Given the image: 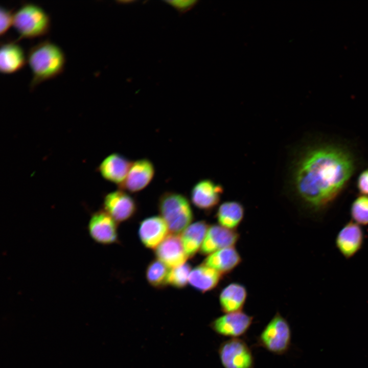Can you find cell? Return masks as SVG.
I'll use <instances>...</instances> for the list:
<instances>
[{
	"mask_svg": "<svg viewBox=\"0 0 368 368\" xmlns=\"http://www.w3.org/2000/svg\"><path fill=\"white\" fill-rule=\"evenodd\" d=\"M356 186L360 194L368 196V168L359 174Z\"/></svg>",
	"mask_w": 368,
	"mask_h": 368,
	"instance_id": "83f0119b",
	"label": "cell"
},
{
	"mask_svg": "<svg viewBox=\"0 0 368 368\" xmlns=\"http://www.w3.org/2000/svg\"><path fill=\"white\" fill-rule=\"evenodd\" d=\"M223 192V188L220 184L210 179H201L193 187L191 200L197 208L209 211L218 205Z\"/></svg>",
	"mask_w": 368,
	"mask_h": 368,
	"instance_id": "7c38bea8",
	"label": "cell"
},
{
	"mask_svg": "<svg viewBox=\"0 0 368 368\" xmlns=\"http://www.w3.org/2000/svg\"><path fill=\"white\" fill-rule=\"evenodd\" d=\"M32 74L29 87L33 90L43 82L55 78L64 71L66 58L59 46L44 40L32 46L27 55Z\"/></svg>",
	"mask_w": 368,
	"mask_h": 368,
	"instance_id": "7a4b0ae2",
	"label": "cell"
},
{
	"mask_svg": "<svg viewBox=\"0 0 368 368\" xmlns=\"http://www.w3.org/2000/svg\"><path fill=\"white\" fill-rule=\"evenodd\" d=\"M132 162L118 153H113L102 160L98 171L105 180L120 186L126 179Z\"/></svg>",
	"mask_w": 368,
	"mask_h": 368,
	"instance_id": "2e32d148",
	"label": "cell"
},
{
	"mask_svg": "<svg viewBox=\"0 0 368 368\" xmlns=\"http://www.w3.org/2000/svg\"><path fill=\"white\" fill-rule=\"evenodd\" d=\"M27 58L23 49L17 41L2 43L0 49V71L3 74H11L21 70Z\"/></svg>",
	"mask_w": 368,
	"mask_h": 368,
	"instance_id": "e0dca14e",
	"label": "cell"
},
{
	"mask_svg": "<svg viewBox=\"0 0 368 368\" xmlns=\"http://www.w3.org/2000/svg\"><path fill=\"white\" fill-rule=\"evenodd\" d=\"M191 271V266L186 263L171 268L169 273L168 284L177 288L185 287L189 282Z\"/></svg>",
	"mask_w": 368,
	"mask_h": 368,
	"instance_id": "d4e9b609",
	"label": "cell"
},
{
	"mask_svg": "<svg viewBox=\"0 0 368 368\" xmlns=\"http://www.w3.org/2000/svg\"><path fill=\"white\" fill-rule=\"evenodd\" d=\"M118 223L103 209L94 212L87 224L90 237L95 242L110 245L118 241Z\"/></svg>",
	"mask_w": 368,
	"mask_h": 368,
	"instance_id": "ba28073f",
	"label": "cell"
},
{
	"mask_svg": "<svg viewBox=\"0 0 368 368\" xmlns=\"http://www.w3.org/2000/svg\"><path fill=\"white\" fill-rule=\"evenodd\" d=\"M51 25L49 15L34 3H24L14 13L13 26L19 35L17 41L45 36L49 32Z\"/></svg>",
	"mask_w": 368,
	"mask_h": 368,
	"instance_id": "277c9868",
	"label": "cell"
},
{
	"mask_svg": "<svg viewBox=\"0 0 368 368\" xmlns=\"http://www.w3.org/2000/svg\"><path fill=\"white\" fill-rule=\"evenodd\" d=\"M168 231L167 223L160 216H152L140 223L139 235L145 246L156 249L168 236Z\"/></svg>",
	"mask_w": 368,
	"mask_h": 368,
	"instance_id": "9a60e30c",
	"label": "cell"
},
{
	"mask_svg": "<svg viewBox=\"0 0 368 368\" xmlns=\"http://www.w3.org/2000/svg\"><path fill=\"white\" fill-rule=\"evenodd\" d=\"M241 261L239 252L233 246L220 249L208 255L203 264L224 274L232 271Z\"/></svg>",
	"mask_w": 368,
	"mask_h": 368,
	"instance_id": "d6986e66",
	"label": "cell"
},
{
	"mask_svg": "<svg viewBox=\"0 0 368 368\" xmlns=\"http://www.w3.org/2000/svg\"><path fill=\"white\" fill-rule=\"evenodd\" d=\"M243 205L237 201H227L221 203L218 208L216 218L219 225L232 230L240 224L244 216Z\"/></svg>",
	"mask_w": 368,
	"mask_h": 368,
	"instance_id": "7402d4cb",
	"label": "cell"
},
{
	"mask_svg": "<svg viewBox=\"0 0 368 368\" xmlns=\"http://www.w3.org/2000/svg\"><path fill=\"white\" fill-rule=\"evenodd\" d=\"M364 238L361 226L351 220L346 223L337 233L335 246L342 256L349 260L362 248Z\"/></svg>",
	"mask_w": 368,
	"mask_h": 368,
	"instance_id": "9c48e42d",
	"label": "cell"
},
{
	"mask_svg": "<svg viewBox=\"0 0 368 368\" xmlns=\"http://www.w3.org/2000/svg\"><path fill=\"white\" fill-rule=\"evenodd\" d=\"M169 5L175 8L180 14L192 9L198 2L197 1H167Z\"/></svg>",
	"mask_w": 368,
	"mask_h": 368,
	"instance_id": "4316f807",
	"label": "cell"
},
{
	"mask_svg": "<svg viewBox=\"0 0 368 368\" xmlns=\"http://www.w3.org/2000/svg\"><path fill=\"white\" fill-rule=\"evenodd\" d=\"M158 209L160 217L172 234L178 235L189 226L194 216L190 203L183 194L166 192L159 197Z\"/></svg>",
	"mask_w": 368,
	"mask_h": 368,
	"instance_id": "3957f363",
	"label": "cell"
},
{
	"mask_svg": "<svg viewBox=\"0 0 368 368\" xmlns=\"http://www.w3.org/2000/svg\"><path fill=\"white\" fill-rule=\"evenodd\" d=\"M352 220L360 225H368V196H358L350 208Z\"/></svg>",
	"mask_w": 368,
	"mask_h": 368,
	"instance_id": "cb8c5ba5",
	"label": "cell"
},
{
	"mask_svg": "<svg viewBox=\"0 0 368 368\" xmlns=\"http://www.w3.org/2000/svg\"><path fill=\"white\" fill-rule=\"evenodd\" d=\"M218 353L224 368H255V359L246 342L239 338H230L220 344Z\"/></svg>",
	"mask_w": 368,
	"mask_h": 368,
	"instance_id": "8992f818",
	"label": "cell"
},
{
	"mask_svg": "<svg viewBox=\"0 0 368 368\" xmlns=\"http://www.w3.org/2000/svg\"><path fill=\"white\" fill-rule=\"evenodd\" d=\"M103 207L118 223L132 217L137 208L134 198L121 189L107 194L103 199Z\"/></svg>",
	"mask_w": 368,
	"mask_h": 368,
	"instance_id": "30bf717a",
	"label": "cell"
},
{
	"mask_svg": "<svg viewBox=\"0 0 368 368\" xmlns=\"http://www.w3.org/2000/svg\"><path fill=\"white\" fill-rule=\"evenodd\" d=\"M14 13L12 9L1 7L0 8V34L4 35L13 26Z\"/></svg>",
	"mask_w": 368,
	"mask_h": 368,
	"instance_id": "484cf974",
	"label": "cell"
},
{
	"mask_svg": "<svg viewBox=\"0 0 368 368\" xmlns=\"http://www.w3.org/2000/svg\"><path fill=\"white\" fill-rule=\"evenodd\" d=\"M170 270V268L160 260H153L146 269L147 280L150 285L155 288H163L168 284Z\"/></svg>",
	"mask_w": 368,
	"mask_h": 368,
	"instance_id": "603a6c76",
	"label": "cell"
},
{
	"mask_svg": "<svg viewBox=\"0 0 368 368\" xmlns=\"http://www.w3.org/2000/svg\"><path fill=\"white\" fill-rule=\"evenodd\" d=\"M239 237L236 230L229 229L218 224L209 226L200 252L208 256L220 249L234 246Z\"/></svg>",
	"mask_w": 368,
	"mask_h": 368,
	"instance_id": "4fadbf2b",
	"label": "cell"
},
{
	"mask_svg": "<svg viewBox=\"0 0 368 368\" xmlns=\"http://www.w3.org/2000/svg\"><path fill=\"white\" fill-rule=\"evenodd\" d=\"M222 276L220 272L203 263L191 271L189 282L196 290L204 293L214 289Z\"/></svg>",
	"mask_w": 368,
	"mask_h": 368,
	"instance_id": "ffe728a7",
	"label": "cell"
},
{
	"mask_svg": "<svg viewBox=\"0 0 368 368\" xmlns=\"http://www.w3.org/2000/svg\"><path fill=\"white\" fill-rule=\"evenodd\" d=\"M157 259L169 268H174L186 263L189 258L184 249L180 237L168 235L155 250Z\"/></svg>",
	"mask_w": 368,
	"mask_h": 368,
	"instance_id": "5bb4252c",
	"label": "cell"
},
{
	"mask_svg": "<svg viewBox=\"0 0 368 368\" xmlns=\"http://www.w3.org/2000/svg\"><path fill=\"white\" fill-rule=\"evenodd\" d=\"M297 151L291 166V188L304 210L320 217L354 174L355 155L346 145L327 141L309 143Z\"/></svg>",
	"mask_w": 368,
	"mask_h": 368,
	"instance_id": "6da1fadb",
	"label": "cell"
},
{
	"mask_svg": "<svg viewBox=\"0 0 368 368\" xmlns=\"http://www.w3.org/2000/svg\"><path fill=\"white\" fill-rule=\"evenodd\" d=\"M155 167L151 160L142 158L132 162L124 182L119 189L129 193H137L146 188L155 175Z\"/></svg>",
	"mask_w": 368,
	"mask_h": 368,
	"instance_id": "8fae6325",
	"label": "cell"
},
{
	"mask_svg": "<svg viewBox=\"0 0 368 368\" xmlns=\"http://www.w3.org/2000/svg\"><path fill=\"white\" fill-rule=\"evenodd\" d=\"M291 341L289 324L279 312H277L258 336L256 346L273 354L282 355L289 350Z\"/></svg>",
	"mask_w": 368,
	"mask_h": 368,
	"instance_id": "5b68a950",
	"label": "cell"
},
{
	"mask_svg": "<svg viewBox=\"0 0 368 368\" xmlns=\"http://www.w3.org/2000/svg\"><path fill=\"white\" fill-rule=\"evenodd\" d=\"M209 226L205 221H198L190 224L182 232L180 238L189 258L200 250Z\"/></svg>",
	"mask_w": 368,
	"mask_h": 368,
	"instance_id": "44dd1931",
	"label": "cell"
},
{
	"mask_svg": "<svg viewBox=\"0 0 368 368\" xmlns=\"http://www.w3.org/2000/svg\"><path fill=\"white\" fill-rule=\"evenodd\" d=\"M254 317L242 311L224 313L214 319L210 325L218 335L231 338L244 335L252 324Z\"/></svg>",
	"mask_w": 368,
	"mask_h": 368,
	"instance_id": "52a82bcc",
	"label": "cell"
},
{
	"mask_svg": "<svg viewBox=\"0 0 368 368\" xmlns=\"http://www.w3.org/2000/svg\"><path fill=\"white\" fill-rule=\"evenodd\" d=\"M247 297L246 287L239 283H232L220 292L219 302L224 313L242 311Z\"/></svg>",
	"mask_w": 368,
	"mask_h": 368,
	"instance_id": "ac0fdd59",
	"label": "cell"
}]
</instances>
